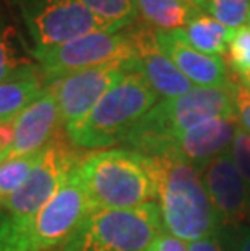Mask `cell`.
Returning <instances> with one entry per match:
<instances>
[{
	"mask_svg": "<svg viewBox=\"0 0 250 251\" xmlns=\"http://www.w3.org/2000/svg\"><path fill=\"white\" fill-rule=\"evenodd\" d=\"M60 128L56 94L47 84L44 93L13 119V143L7 157L39 152Z\"/></svg>",
	"mask_w": 250,
	"mask_h": 251,
	"instance_id": "5bb4252c",
	"label": "cell"
},
{
	"mask_svg": "<svg viewBox=\"0 0 250 251\" xmlns=\"http://www.w3.org/2000/svg\"><path fill=\"white\" fill-rule=\"evenodd\" d=\"M148 251H189L187 245L182 240L175 238L174 235L167 233L166 230H163L158 235V238L154 240L153 245Z\"/></svg>",
	"mask_w": 250,
	"mask_h": 251,
	"instance_id": "4316f807",
	"label": "cell"
},
{
	"mask_svg": "<svg viewBox=\"0 0 250 251\" xmlns=\"http://www.w3.org/2000/svg\"><path fill=\"white\" fill-rule=\"evenodd\" d=\"M39 152L28 154V156L5 157L0 162V202L18 191L26 178L29 177L31 170L34 169L39 159Z\"/></svg>",
	"mask_w": 250,
	"mask_h": 251,
	"instance_id": "d6986e66",
	"label": "cell"
},
{
	"mask_svg": "<svg viewBox=\"0 0 250 251\" xmlns=\"http://www.w3.org/2000/svg\"><path fill=\"white\" fill-rule=\"evenodd\" d=\"M234 107L239 125L250 133V91L241 81L234 84Z\"/></svg>",
	"mask_w": 250,
	"mask_h": 251,
	"instance_id": "484cf974",
	"label": "cell"
},
{
	"mask_svg": "<svg viewBox=\"0 0 250 251\" xmlns=\"http://www.w3.org/2000/svg\"><path fill=\"white\" fill-rule=\"evenodd\" d=\"M241 83H242L244 86H246V88L250 91V73H247L246 76H242V78H241Z\"/></svg>",
	"mask_w": 250,
	"mask_h": 251,
	"instance_id": "4dcf8cb0",
	"label": "cell"
},
{
	"mask_svg": "<svg viewBox=\"0 0 250 251\" xmlns=\"http://www.w3.org/2000/svg\"><path fill=\"white\" fill-rule=\"evenodd\" d=\"M13 143V120L0 122V156H7Z\"/></svg>",
	"mask_w": 250,
	"mask_h": 251,
	"instance_id": "f1b7e54d",
	"label": "cell"
},
{
	"mask_svg": "<svg viewBox=\"0 0 250 251\" xmlns=\"http://www.w3.org/2000/svg\"><path fill=\"white\" fill-rule=\"evenodd\" d=\"M82 2L119 29L129 28L138 20L134 0H82Z\"/></svg>",
	"mask_w": 250,
	"mask_h": 251,
	"instance_id": "44dd1931",
	"label": "cell"
},
{
	"mask_svg": "<svg viewBox=\"0 0 250 251\" xmlns=\"http://www.w3.org/2000/svg\"><path fill=\"white\" fill-rule=\"evenodd\" d=\"M189 2H192L194 5H195V7L196 8H203V3H205V0H189Z\"/></svg>",
	"mask_w": 250,
	"mask_h": 251,
	"instance_id": "1f68e13d",
	"label": "cell"
},
{
	"mask_svg": "<svg viewBox=\"0 0 250 251\" xmlns=\"http://www.w3.org/2000/svg\"><path fill=\"white\" fill-rule=\"evenodd\" d=\"M159 102L138 65L82 120L65 128L68 140L78 149H104L120 144L143 115Z\"/></svg>",
	"mask_w": 250,
	"mask_h": 251,
	"instance_id": "277c9868",
	"label": "cell"
},
{
	"mask_svg": "<svg viewBox=\"0 0 250 251\" xmlns=\"http://www.w3.org/2000/svg\"><path fill=\"white\" fill-rule=\"evenodd\" d=\"M138 20L156 31H177L185 28L201 13L189 0H134Z\"/></svg>",
	"mask_w": 250,
	"mask_h": 251,
	"instance_id": "e0dca14e",
	"label": "cell"
},
{
	"mask_svg": "<svg viewBox=\"0 0 250 251\" xmlns=\"http://www.w3.org/2000/svg\"><path fill=\"white\" fill-rule=\"evenodd\" d=\"M33 57L46 83L70 73L106 65V63L137 58L129 28L119 31H98L70 41L67 44L33 49Z\"/></svg>",
	"mask_w": 250,
	"mask_h": 251,
	"instance_id": "9c48e42d",
	"label": "cell"
},
{
	"mask_svg": "<svg viewBox=\"0 0 250 251\" xmlns=\"http://www.w3.org/2000/svg\"><path fill=\"white\" fill-rule=\"evenodd\" d=\"M78 174L93 209H134L156 202V186L148 159L127 148L86 154Z\"/></svg>",
	"mask_w": 250,
	"mask_h": 251,
	"instance_id": "3957f363",
	"label": "cell"
},
{
	"mask_svg": "<svg viewBox=\"0 0 250 251\" xmlns=\"http://www.w3.org/2000/svg\"><path fill=\"white\" fill-rule=\"evenodd\" d=\"M5 157H7V156H0V162H2V161H3V159H5Z\"/></svg>",
	"mask_w": 250,
	"mask_h": 251,
	"instance_id": "d6a6232c",
	"label": "cell"
},
{
	"mask_svg": "<svg viewBox=\"0 0 250 251\" xmlns=\"http://www.w3.org/2000/svg\"><path fill=\"white\" fill-rule=\"evenodd\" d=\"M210 200L221 227H241L250 219V186L234 165L231 151L215 157L201 170Z\"/></svg>",
	"mask_w": 250,
	"mask_h": 251,
	"instance_id": "8fae6325",
	"label": "cell"
},
{
	"mask_svg": "<svg viewBox=\"0 0 250 251\" xmlns=\"http://www.w3.org/2000/svg\"><path fill=\"white\" fill-rule=\"evenodd\" d=\"M239 126L237 115H221L205 120L184 131L172 144L169 154L203 170L215 157L229 151Z\"/></svg>",
	"mask_w": 250,
	"mask_h": 251,
	"instance_id": "4fadbf2b",
	"label": "cell"
},
{
	"mask_svg": "<svg viewBox=\"0 0 250 251\" xmlns=\"http://www.w3.org/2000/svg\"><path fill=\"white\" fill-rule=\"evenodd\" d=\"M229 151L234 165L250 186V133H247L242 126H239Z\"/></svg>",
	"mask_w": 250,
	"mask_h": 251,
	"instance_id": "cb8c5ba5",
	"label": "cell"
},
{
	"mask_svg": "<svg viewBox=\"0 0 250 251\" xmlns=\"http://www.w3.org/2000/svg\"><path fill=\"white\" fill-rule=\"evenodd\" d=\"M247 25L250 26V13H249V20H247Z\"/></svg>",
	"mask_w": 250,
	"mask_h": 251,
	"instance_id": "836d02e7",
	"label": "cell"
},
{
	"mask_svg": "<svg viewBox=\"0 0 250 251\" xmlns=\"http://www.w3.org/2000/svg\"><path fill=\"white\" fill-rule=\"evenodd\" d=\"M65 128H60L52 140L41 149L39 159L23 186L0 202V207L25 226L57 195L68 175L84 157L68 140Z\"/></svg>",
	"mask_w": 250,
	"mask_h": 251,
	"instance_id": "8992f818",
	"label": "cell"
},
{
	"mask_svg": "<svg viewBox=\"0 0 250 251\" xmlns=\"http://www.w3.org/2000/svg\"><path fill=\"white\" fill-rule=\"evenodd\" d=\"M234 84L194 88L171 99H161L127 133L120 144L143 156H167L175 140L201 122L221 115H236Z\"/></svg>",
	"mask_w": 250,
	"mask_h": 251,
	"instance_id": "7a4b0ae2",
	"label": "cell"
},
{
	"mask_svg": "<svg viewBox=\"0 0 250 251\" xmlns=\"http://www.w3.org/2000/svg\"><path fill=\"white\" fill-rule=\"evenodd\" d=\"M46 86L39 68L34 67L0 81V122L13 120L44 93Z\"/></svg>",
	"mask_w": 250,
	"mask_h": 251,
	"instance_id": "2e32d148",
	"label": "cell"
},
{
	"mask_svg": "<svg viewBox=\"0 0 250 251\" xmlns=\"http://www.w3.org/2000/svg\"><path fill=\"white\" fill-rule=\"evenodd\" d=\"M159 47L164 50L179 72L196 88L227 86L234 79L229 76L227 63L218 55H208L194 49L179 39L172 31H156Z\"/></svg>",
	"mask_w": 250,
	"mask_h": 251,
	"instance_id": "9a60e30c",
	"label": "cell"
},
{
	"mask_svg": "<svg viewBox=\"0 0 250 251\" xmlns=\"http://www.w3.org/2000/svg\"><path fill=\"white\" fill-rule=\"evenodd\" d=\"M137 65V58L112 62L70 73L47 83L56 94L60 125L67 128L82 120L104 98V94L122 78H125Z\"/></svg>",
	"mask_w": 250,
	"mask_h": 251,
	"instance_id": "30bf717a",
	"label": "cell"
},
{
	"mask_svg": "<svg viewBox=\"0 0 250 251\" xmlns=\"http://www.w3.org/2000/svg\"><path fill=\"white\" fill-rule=\"evenodd\" d=\"M163 230L158 202L134 209H94L58 251H148Z\"/></svg>",
	"mask_w": 250,
	"mask_h": 251,
	"instance_id": "5b68a950",
	"label": "cell"
},
{
	"mask_svg": "<svg viewBox=\"0 0 250 251\" xmlns=\"http://www.w3.org/2000/svg\"><path fill=\"white\" fill-rule=\"evenodd\" d=\"M18 240L17 222L0 207V251H18Z\"/></svg>",
	"mask_w": 250,
	"mask_h": 251,
	"instance_id": "d4e9b609",
	"label": "cell"
},
{
	"mask_svg": "<svg viewBox=\"0 0 250 251\" xmlns=\"http://www.w3.org/2000/svg\"><path fill=\"white\" fill-rule=\"evenodd\" d=\"M156 186L163 227L182 242H195L221 228L198 169L171 156H146Z\"/></svg>",
	"mask_w": 250,
	"mask_h": 251,
	"instance_id": "6da1fadb",
	"label": "cell"
},
{
	"mask_svg": "<svg viewBox=\"0 0 250 251\" xmlns=\"http://www.w3.org/2000/svg\"><path fill=\"white\" fill-rule=\"evenodd\" d=\"M78 165L38 214L25 226L17 224L18 251H47L62 247L89 212L94 211L80 180Z\"/></svg>",
	"mask_w": 250,
	"mask_h": 251,
	"instance_id": "52a82bcc",
	"label": "cell"
},
{
	"mask_svg": "<svg viewBox=\"0 0 250 251\" xmlns=\"http://www.w3.org/2000/svg\"><path fill=\"white\" fill-rule=\"evenodd\" d=\"M129 33L135 47L138 68L159 98H177L195 88L159 47L156 29L137 20L129 26Z\"/></svg>",
	"mask_w": 250,
	"mask_h": 251,
	"instance_id": "7c38bea8",
	"label": "cell"
},
{
	"mask_svg": "<svg viewBox=\"0 0 250 251\" xmlns=\"http://www.w3.org/2000/svg\"><path fill=\"white\" fill-rule=\"evenodd\" d=\"M34 49L67 44L98 31H119L82 0H18Z\"/></svg>",
	"mask_w": 250,
	"mask_h": 251,
	"instance_id": "ba28073f",
	"label": "cell"
},
{
	"mask_svg": "<svg viewBox=\"0 0 250 251\" xmlns=\"http://www.w3.org/2000/svg\"><path fill=\"white\" fill-rule=\"evenodd\" d=\"M172 33L185 44L203 54L222 57L227 52L232 29L210 17L208 13L201 12L185 28L172 31Z\"/></svg>",
	"mask_w": 250,
	"mask_h": 251,
	"instance_id": "ac0fdd59",
	"label": "cell"
},
{
	"mask_svg": "<svg viewBox=\"0 0 250 251\" xmlns=\"http://www.w3.org/2000/svg\"><path fill=\"white\" fill-rule=\"evenodd\" d=\"M189 251H222L221 243L218 240V235H210L201 240H195V242L187 243Z\"/></svg>",
	"mask_w": 250,
	"mask_h": 251,
	"instance_id": "83f0119b",
	"label": "cell"
},
{
	"mask_svg": "<svg viewBox=\"0 0 250 251\" xmlns=\"http://www.w3.org/2000/svg\"><path fill=\"white\" fill-rule=\"evenodd\" d=\"M201 12L208 13L229 29H239L247 25L250 0H205Z\"/></svg>",
	"mask_w": 250,
	"mask_h": 251,
	"instance_id": "ffe728a7",
	"label": "cell"
},
{
	"mask_svg": "<svg viewBox=\"0 0 250 251\" xmlns=\"http://www.w3.org/2000/svg\"><path fill=\"white\" fill-rule=\"evenodd\" d=\"M227 68L239 75L246 76L250 73V26L246 25L239 29H232L229 44L226 52Z\"/></svg>",
	"mask_w": 250,
	"mask_h": 251,
	"instance_id": "603a6c76",
	"label": "cell"
},
{
	"mask_svg": "<svg viewBox=\"0 0 250 251\" xmlns=\"http://www.w3.org/2000/svg\"><path fill=\"white\" fill-rule=\"evenodd\" d=\"M236 251H250V228H242Z\"/></svg>",
	"mask_w": 250,
	"mask_h": 251,
	"instance_id": "f546056e",
	"label": "cell"
},
{
	"mask_svg": "<svg viewBox=\"0 0 250 251\" xmlns=\"http://www.w3.org/2000/svg\"><path fill=\"white\" fill-rule=\"evenodd\" d=\"M13 29L5 25L3 17L0 15V81L15 76L17 73L33 67L28 60L18 55L12 39Z\"/></svg>",
	"mask_w": 250,
	"mask_h": 251,
	"instance_id": "7402d4cb",
	"label": "cell"
}]
</instances>
